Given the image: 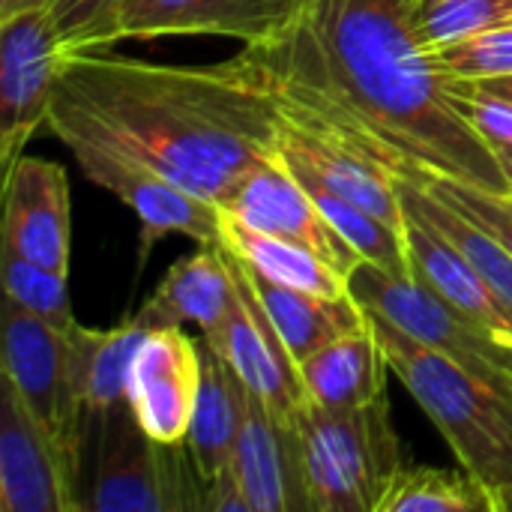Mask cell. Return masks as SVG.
<instances>
[{"label": "cell", "instance_id": "11", "mask_svg": "<svg viewBox=\"0 0 512 512\" xmlns=\"http://www.w3.org/2000/svg\"><path fill=\"white\" fill-rule=\"evenodd\" d=\"M219 210L255 231L306 246L309 252L333 264L342 276H351L354 267L363 261L324 219V213L300 186V180L288 171L282 156L264 159L249 168L219 201Z\"/></svg>", "mask_w": 512, "mask_h": 512}, {"label": "cell", "instance_id": "36", "mask_svg": "<svg viewBox=\"0 0 512 512\" xmlns=\"http://www.w3.org/2000/svg\"><path fill=\"white\" fill-rule=\"evenodd\" d=\"M495 156H498V162H501V168H504V174H507V180H510L512 186V144L495 147Z\"/></svg>", "mask_w": 512, "mask_h": 512}, {"label": "cell", "instance_id": "31", "mask_svg": "<svg viewBox=\"0 0 512 512\" xmlns=\"http://www.w3.org/2000/svg\"><path fill=\"white\" fill-rule=\"evenodd\" d=\"M414 183L426 186L432 195H438L444 204L459 210L465 219H471L477 228L492 234L504 249L512 252V195L486 192L480 186L459 183L450 177H420Z\"/></svg>", "mask_w": 512, "mask_h": 512}, {"label": "cell", "instance_id": "22", "mask_svg": "<svg viewBox=\"0 0 512 512\" xmlns=\"http://www.w3.org/2000/svg\"><path fill=\"white\" fill-rule=\"evenodd\" d=\"M201 390L192 411L186 450L201 474V480H213L219 471L231 465L234 444L243 423L246 408V384L234 375V369L201 339Z\"/></svg>", "mask_w": 512, "mask_h": 512}, {"label": "cell", "instance_id": "9", "mask_svg": "<svg viewBox=\"0 0 512 512\" xmlns=\"http://www.w3.org/2000/svg\"><path fill=\"white\" fill-rule=\"evenodd\" d=\"M60 42L45 6L0 18V165L3 174L24 144L48 126L60 72Z\"/></svg>", "mask_w": 512, "mask_h": 512}, {"label": "cell", "instance_id": "14", "mask_svg": "<svg viewBox=\"0 0 512 512\" xmlns=\"http://www.w3.org/2000/svg\"><path fill=\"white\" fill-rule=\"evenodd\" d=\"M0 510L78 512L69 459L6 381L0 393Z\"/></svg>", "mask_w": 512, "mask_h": 512}, {"label": "cell", "instance_id": "15", "mask_svg": "<svg viewBox=\"0 0 512 512\" xmlns=\"http://www.w3.org/2000/svg\"><path fill=\"white\" fill-rule=\"evenodd\" d=\"M3 246L69 276L72 204L60 162L21 153L3 174Z\"/></svg>", "mask_w": 512, "mask_h": 512}, {"label": "cell", "instance_id": "33", "mask_svg": "<svg viewBox=\"0 0 512 512\" xmlns=\"http://www.w3.org/2000/svg\"><path fill=\"white\" fill-rule=\"evenodd\" d=\"M201 512H252L243 489H240L237 474L231 471V465L225 471H219L213 480L204 483V507H201Z\"/></svg>", "mask_w": 512, "mask_h": 512}, {"label": "cell", "instance_id": "19", "mask_svg": "<svg viewBox=\"0 0 512 512\" xmlns=\"http://www.w3.org/2000/svg\"><path fill=\"white\" fill-rule=\"evenodd\" d=\"M402 210H405V246H408L411 273L420 282H426L435 294H441L450 306H456L483 333L512 345L510 318L501 312L498 300L492 297L474 261L450 237H444L429 219H423L408 207Z\"/></svg>", "mask_w": 512, "mask_h": 512}, {"label": "cell", "instance_id": "29", "mask_svg": "<svg viewBox=\"0 0 512 512\" xmlns=\"http://www.w3.org/2000/svg\"><path fill=\"white\" fill-rule=\"evenodd\" d=\"M123 0H45L63 54L99 51L120 42Z\"/></svg>", "mask_w": 512, "mask_h": 512}, {"label": "cell", "instance_id": "20", "mask_svg": "<svg viewBox=\"0 0 512 512\" xmlns=\"http://www.w3.org/2000/svg\"><path fill=\"white\" fill-rule=\"evenodd\" d=\"M387 372L390 363L372 318L300 363L309 402L327 411H354L384 399Z\"/></svg>", "mask_w": 512, "mask_h": 512}, {"label": "cell", "instance_id": "7", "mask_svg": "<svg viewBox=\"0 0 512 512\" xmlns=\"http://www.w3.org/2000/svg\"><path fill=\"white\" fill-rule=\"evenodd\" d=\"M3 381L33 420L54 438L81 483L84 411L72 393L66 333L3 297Z\"/></svg>", "mask_w": 512, "mask_h": 512}, {"label": "cell", "instance_id": "10", "mask_svg": "<svg viewBox=\"0 0 512 512\" xmlns=\"http://www.w3.org/2000/svg\"><path fill=\"white\" fill-rule=\"evenodd\" d=\"M225 249V246H222ZM228 267L234 273L237 300L228 318L213 330L204 333V345H210L234 375L282 420H294L306 405V387L300 378V366L291 357L288 345L282 342L279 330L273 327L270 315L264 312L240 258L225 249Z\"/></svg>", "mask_w": 512, "mask_h": 512}, {"label": "cell", "instance_id": "25", "mask_svg": "<svg viewBox=\"0 0 512 512\" xmlns=\"http://www.w3.org/2000/svg\"><path fill=\"white\" fill-rule=\"evenodd\" d=\"M402 207L420 213L423 219H429L444 237H450L480 270V276L486 279L492 297L498 300L501 312L510 318L512 324V252L504 249L492 234H486L483 228H477L471 219H465L459 210H453L450 204H444L438 195H432L426 186L405 180V177H393Z\"/></svg>", "mask_w": 512, "mask_h": 512}, {"label": "cell", "instance_id": "8", "mask_svg": "<svg viewBox=\"0 0 512 512\" xmlns=\"http://www.w3.org/2000/svg\"><path fill=\"white\" fill-rule=\"evenodd\" d=\"M84 177L111 195H117L129 210H135L141 222V249L138 261L153 252V246L168 237L180 234L195 243L222 246V210L219 204L177 186L174 180L162 177L150 165H141L123 153L96 147V144H69Z\"/></svg>", "mask_w": 512, "mask_h": 512}, {"label": "cell", "instance_id": "2", "mask_svg": "<svg viewBox=\"0 0 512 512\" xmlns=\"http://www.w3.org/2000/svg\"><path fill=\"white\" fill-rule=\"evenodd\" d=\"M48 132L66 147L123 153L219 204L249 168L279 156L285 114L237 54L174 66L99 48L63 54Z\"/></svg>", "mask_w": 512, "mask_h": 512}, {"label": "cell", "instance_id": "17", "mask_svg": "<svg viewBox=\"0 0 512 512\" xmlns=\"http://www.w3.org/2000/svg\"><path fill=\"white\" fill-rule=\"evenodd\" d=\"M279 156L294 174H306L318 180L330 192L342 195L345 201L363 207L384 225L405 234V210H402L396 180L375 162L357 156L354 150L342 147L339 141L327 135H318L312 129L291 123L288 117H285Z\"/></svg>", "mask_w": 512, "mask_h": 512}, {"label": "cell", "instance_id": "32", "mask_svg": "<svg viewBox=\"0 0 512 512\" xmlns=\"http://www.w3.org/2000/svg\"><path fill=\"white\" fill-rule=\"evenodd\" d=\"M447 84L456 93V105L465 114V120L486 138L492 150L512 144V99L489 93L474 81L447 78Z\"/></svg>", "mask_w": 512, "mask_h": 512}, {"label": "cell", "instance_id": "21", "mask_svg": "<svg viewBox=\"0 0 512 512\" xmlns=\"http://www.w3.org/2000/svg\"><path fill=\"white\" fill-rule=\"evenodd\" d=\"M243 270H246L264 312L270 315L273 327L279 330L282 342L288 345L291 357L297 360V366L306 357H312L315 351H321L324 345H330L333 339H339L369 321V312L354 300V294H342V297L309 294V291L264 279L255 270H249L246 264H243Z\"/></svg>", "mask_w": 512, "mask_h": 512}, {"label": "cell", "instance_id": "28", "mask_svg": "<svg viewBox=\"0 0 512 512\" xmlns=\"http://www.w3.org/2000/svg\"><path fill=\"white\" fill-rule=\"evenodd\" d=\"M414 21L423 45L441 48L456 39L512 21V0H414Z\"/></svg>", "mask_w": 512, "mask_h": 512}, {"label": "cell", "instance_id": "12", "mask_svg": "<svg viewBox=\"0 0 512 512\" xmlns=\"http://www.w3.org/2000/svg\"><path fill=\"white\" fill-rule=\"evenodd\" d=\"M312 0H123V39L219 36L261 45L291 30Z\"/></svg>", "mask_w": 512, "mask_h": 512}, {"label": "cell", "instance_id": "18", "mask_svg": "<svg viewBox=\"0 0 512 512\" xmlns=\"http://www.w3.org/2000/svg\"><path fill=\"white\" fill-rule=\"evenodd\" d=\"M234 300H237V285L225 249L198 243V252L183 255L180 261L171 264V270L162 276V282L156 285V291L132 321L147 333L198 324L204 336L213 333L228 318Z\"/></svg>", "mask_w": 512, "mask_h": 512}, {"label": "cell", "instance_id": "30", "mask_svg": "<svg viewBox=\"0 0 512 512\" xmlns=\"http://www.w3.org/2000/svg\"><path fill=\"white\" fill-rule=\"evenodd\" d=\"M438 69L459 81H486L512 75V21L432 48Z\"/></svg>", "mask_w": 512, "mask_h": 512}, {"label": "cell", "instance_id": "5", "mask_svg": "<svg viewBox=\"0 0 512 512\" xmlns=\"http://www.w3.org/2000/svg\"><path fill=\"white\" fill-rule=\"evenodd\" d=\"M303 483L312 512H378L405 468L387 396L354 408L327 411L306 405L294 417Z\"/></svg>", "mask_w": 512, "mask_h": 512}, {"label": "cell", "instance_id": "24", "mask_svg": "<svg viewBox=\"0 0 512 512\" xmlns=\"http://www.w3.org/2000/svg\"><path fill=\"white\" fill-rule=\"evenodd\" d=\"M222 246L231 255H237L249 270L279 285L300 288L309 294H324V297L351 294L348 276H342L333 264H327L306 246L255 231L225 213H222Z\"/></svg>", "mask_w": 512, "mask_h": 512}, {"label": "cell", "instance_id": "3", "mask_svg": "<svg viewBox=\"0 0 512 512\" xmlns=\"http://www.w3.org/2000/svg\"><path fill=\"white\" fill-rule=\"evenodd\" d=\"M369 318L390 372L444 435L456 462L495 498L512 477V396L498 393L447 354L405 336L390 321Z\"/></svg>", "mask_w": 512, "mask_h": 512}, {"label": "cell", "instance_id": "13", "mask_svg": "<svg viewBox=\"0 0 512 512\" xmlns=\"http://www.w3.org/2000/svg\"><path fill=\"white\" fill-rule=\"evenodd\" d=\"M201 369V339H189L180 327L150 330L144 336L129 366L126 405L153 441L186 444Z\"/></svg>", "mask_w": 512, "mask_h": 512}, {"label": "cell", "instance_id": "6", "mask_svg": "<svg viewBox=\"0 0 512 512\" xmlns=\"http://www.w3.org/2000/svg\"><path fill=\"white\" fill-rule=\"evenodd\" d=\"M348 288L369 315L390 321L405 336L447 354L498 393L512 396V375L498 363L504 342L483 333L414 273L396 276L369 261H360L348 276Z\"/></svg>", "mask_w": 512, "mask_h": 512}, {"label": "cell", "instance_id": "26", "mask_svg": "<svg viewBox=\"0 0 512 512\" xmlns=\"http://www.w3.org/2000/svg\"><path fill=\"white\" fill-rule=\"evenodd\" d=\"M378 512H495L492 492L459 468H402Z\"/></svg>", "mask_w": 512, "mask_h": 512}, {"label": "cell", "instance_id": "37", "mask_svg": "<svg viewBox=\"0 0 512 512\" xmlns=\"http://www.w3.org/2000/svg\"><path fill=\"white\" fill-rule=\"evenodd\" d=\"M498 363H501V369H507L512 375V345H501V351H498Z\"/></svg>", "mask_w": 512, "mask_h": 512}, {"label": "cell", "instance_id": "23", "mask_svg": "<svg viewBox=\"0 0 512 512\" xmlns=\"http://www.w3.org/2000/svg\"><path fill=\"white\" fill-rule=\"evenodd\" d=\"M144 336L147 330L138 327L132 318L111 330H90L75 321V327L66 333L72 393L84 411V420L87 414L126 402L129 366Z\"/></svg>", "mask_w": 512, "mask_h": 512}, {"label": "cell", "instance_id": "34", "mask_svg": "<svg viewBox=\"0 0 512 512\" xmlns=\"http://www.w3.org/2000/svg\"><path fill=\"white\" fill-rule=\"evenodd\" d=\"M477 87L489 90V93H498V96H507L512 99V75L510 78H486V81H474Z\"/></svg>", "mask_w": 512, "mask_h": 512}, {"label": "cell", "instance_id": "27", "mask_svg": "<svg viewBox=\"0 0 512 512\" xmlns=\"http://www.w3.org/2000/svg\"><path fill=\"white\" fill-rule=\"evenodd\" d=\"M0 276L6 300H12L15 306H21L24 312H30L33 318L45 321L60 333H69L75 327L66 276L18 255L9 246L0 249Z\"/></svg>", "mask_w": 512, "mask_h": 512}, {"label": "cell", "instance_id": "16", "mask_svg": "<svg viewBox=\"0 0 512 512\" xmlns=\"http://www.w3.org/2000/svg\"><path fill=\"white\" fill-rule=\"evenodd\" d=\"M231 471L252 512H312L294 420L276 417L249 387Z\"/></svg>", "mask_w": 512, "mask_h": 512}, {"label": "cell", "instance_id": "35", "mask_svg": "<svg viewBox=\"0 0 512 512\" xmlns=\"http://www.w3.org/2000/svg\"><path fill=\"white\" fill-rule=\"evenodd\" d=\"M495 512H512V477L495 492Z\"/></svg>", "mask_w": 512, "mask_h": 512}, {"label": "cell", "instance_id": "1", "mask_svg": "<svg viewBox=\"0 0 512 512\" xmlns=\"http://www.w3.org/2000/svg\"><path fill=\"white\" fill-rule=\"evenodd\" d=\"M237 60L291 123L390 177H450L512 195L495 150L465 120L423 45L414 0H312L291 30L243 45Z\"/></svg>", "mask_w": 512, "mask_h": 512}, {"label": "cell", "instance_id": "4", "mask_svg": "<svg viewBox=\"0 0 512 512\" xmlns=\"http://www.w3.org/2000/svg\"><path fill=\"white\" fill-rule=\"evenodd\" d=\"M204 480L186 444H159L126 402L87 414L78 512H201Z\"/></svg>", "mask_w": 512, "mask_h": 512}]
</instances>
